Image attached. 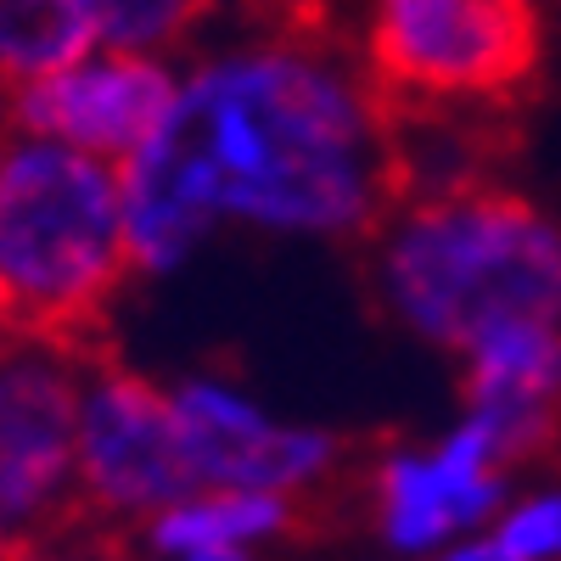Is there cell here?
<instances>
[{"label":"cell","mask_w":561,"mask_h":561,"mask_svg":"<svg viewBox=\"0 0 561 561\" xmlns=\"http://www.w3.org/2000/svg\"><path fill=\"white\" fill-rule=\"evenodd\" d=\"M0 561H7V545H0Z\"/></svg>","instance_id":"cell-18"},{"label":"cell","mask_w":561,"mask_h":561,"mask_svg":"<svg viewBox=\"0 0 561 561\" xmlns=\"http://www.w3.org/2000/svg\"><path fill=\"white\" fill-rule=\"evenodd\" d=\"M365 79L388 113L505 102L539 68L534 0H365Z\"/></svg>","instance_id":"cell-4"},{"label":"cell","mask_w":561,"mask_h":561,"mask_svg":"<svg viewBox=\"0 0 561 561\" xmlns=\"http://www.w3.org/2000/svg\"><path fill=\"white\" fill-rule=\"evenodd\" d=\"M180 90V73L169 57H129V51H90L45 79H28L7 102V129L57 140L84 158L102 163H129L158 118L169 113Z\"/></svg>","instance_id":"cell-7"},{"label":"cell","mask_w":561,"mask_h":561,"mask_svg":"<svg viewBox=\"0 0 561 561\" xmlns=\"http://www.w3.org/2000/svg\"><path fill=\"white\" fill-rule=\"evenodd\" d=\"M298 523V500L293 494H264V489H197L174 500L169 511L147 523V545L158 556H192L214 545H259L275 539Z\"/></svg>","instance_id":"cell-11"},{"label":"cell","mask_w":561,"mask_h":561,"mask_svg":"<svg viewBox=\"0 0 561 561\" xmlns=\"http://www.w3.org/2000/svg\"><path fill=\"white\" fill-rule=\"evenodd\" d=\"M90 51L79 0H0V79L12 90Z\"/></svg>","instance_id":"cell-12"},{"label":"cell","mask_w":561,"mask_h":561,"mask_svg":"<svg viewBox=\"0 0 561 561\" xmlns=\"http://www.w3.org/2000/svg\"><path fill=\"white\" fill-rule=\"evenodd\" d=\"M180 561H253L242 545H214V550H192V556H180Z\"/></svg>","instance_id":"cell-16"},{"label":"cell","mask_w":561,"mask_h":561,"mask_svg":"<svg viewBox=\"0 0 561 561\" xmlns=\"http://www.w3.org/2000/svg\"><path fill=\"white\" fill-rule=\"evenodd\" d=\"M494 545L511 561H561V489L511 505L494 528Z\"/></svg>","instance_id":"cell-14"},{"label":"cell","mask_w":561,"mask_h":561,"mask_svg":"<svg viewBox=\"0 0 561 561\" xmlns=\"http://www.w3.org/2000/svg\"><path fill=\"white\" fill-rule=\"evenodd\" d=\"M370 293L404 332L455 354L511 320L561 325V225L489 185L421 197L382 219Z\"/></svg>","instance_id":"cell-2"},{"label":"cell","mask_w":561,"mask_h":561,"mask_svg":"<svg viewBox=\"0 0 561 561\" xmlns=\"http://www.w3.org/2000/svg\"><path fill=\"white\" fill-rule=\"evenodd\" d=\"M180 449L197 489H264L298 494L337 472L343 444L320 427H280L242 388L192 377L169 393Z\"/></svg>","instance_id":"cell-8"},{"label":"cell","mask_w":561,"mask_h":561,"mask_svg":"<svg viewBox=\"0 0 561 561\" xmlns=\"http://www.w3.org/2000/svg\"><path fill=\"white\" fill-rule=\"evenodd\" d=\"M7 561H45V556L28 550V545H7Z\"/></svg>","instance_id":"cell-17"},{"label":"cell","mask_w":561,"mask_h":561,"mask_svg":"<svg viewBox=\"0 0 561 561\" xmlns=\"http://www.w3.org/2000/svg\"><path fill=\"white\" fill-rule=\"evenodd\" d=\"M73 489L107 517H158L174 500L197 494L163 388L113 365H90L79 393Z\"/></svg>","instance_id":"cell-6"},{"label":"cell","mask_w":561,"mask_h":561,"mask_svg":"<svg viewBox=\"0 0 561 561\" xmlns=\"http://www.w3.org/2000/svg\"><path fill=\"white\" fill-rule=\"evenodd\" d=\"M370 500H377V523H382L393 550L427 556V550H444L455 534L489 523L505 500V483L455 489L438 472L433 455L393 449V455L377 460V472H370Z\"/></svg>","instance_id":"cell-10"},{"label":"cell","mask_w":561,"mask_h":561,"mask_svg":"<svg viewBox=\"0 0 561 561\" xmlns=\"http://www.w3.org/2000/svg\"><path fill=\"white\" fill-rule=\"evenodd\" d=\"M208 7L214 0H79V18L96 51L169 57V45L192 34Z\"/></svg>","instance_id":"cell-13"},{"label":"cell","mask_w":561,"mask_h":561,"mask_svg":"<svg viewBox=\"0 0 561 561\" xmlns=\"http://www.w3.org/2000/svg\"><path fill=\"white\" fill-rule=\"evenodd\" d=\"M124 275L118 169L0 129V332L84 348Z\"/></svg>","instance_id":"cell-3"},{"label":"cell","mask_w":561,"mask_h":561,"mask_svg":"<svg viewBox=\"0 0 561 561\" xmlns=\"http://www.w3.org/2000/svg\"><path fill=\"white\" fill-rule=\"evenodd\" d=\"M438 561H511L494 539H466V545H449V550H438Z\"/></svg>","instance_id":"cell-15"},{"label":"cell","mask_w":561,"mask_h":561,"mask_svg":"<svg viewBox=\"0 0 561 561\" xmlns=\"http://www.w3.org/2000/svg\"><path fill=\"white\" fill-rule=\"evenodd\" d=\"M0 545H7V534H0Z\"/></svg>","instance_id":"cell-19"},{"label":"cell","mask_w":561,"mask_h":561,"mask_svg":"<svg viewBox=\"0 0 561 561\" xmlns=\"http://www.w3.org/2000/svg\"><path fill=\"white\" fill-rule=\"evenodd\" d=\"M84 348L0 332V534L68 505Z\"/></svg>","instance_id":"cell-5"},{"label":"cell","mask_w":561,"mask_h":561,"mask_svg":"<svg viewBox=\"0 0 561 561\" xmlns=\"http://www.w3.org/2000/svg\"><path fill=\"white\" fill-rule=\"evenodd\" d=\"M466 415L494 433L505 466L561 433V325L511 320L466 348Z\"/></svg>","instance_id":"cell-9"},{"label":"cell","mask_w":561,"mask_h":561,"mask_svg":"<svg viewBox=\"0 0 561 561\" xmlns=\"http://www.w3.org/2000/svg\"><path fill=\"white\" fill-rule=\"evenodd\" d=\"M129 270H180L219 225L264 237H377L404 180L393 118L359 62L304 34L203 57L180 73L158 129L129 163Z\"/></svg>","instance_id":"cell-1"}]
</instances>
